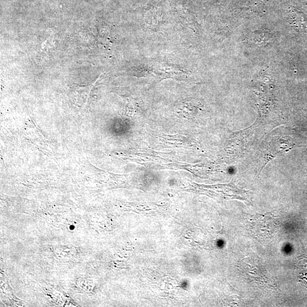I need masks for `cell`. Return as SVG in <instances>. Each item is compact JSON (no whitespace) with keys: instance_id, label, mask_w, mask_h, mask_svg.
<instances>
[{"instance_id":"2","label":"cell","mask_w":307,"mask_h":307,"mask_svg":"<svg viewBox=\"0 0 307 307\" xmlns=\"http://www.w3.org/2000/svg\"><path fill=\"white\" fill-rule=\"evenodd\" d=\"M261 122L258 119L249 128L235 132L229 141L228 149L231 161H235L244 154L250 146L253 135Z\"/></svg>"},{"instance_id":"1","label":"cell","mask_w":307,"mask_h":307,"mask_svg":"<svg viewBox=\"0 0 307 307\" xmlns=\"http://www.w3.org/2000/svg\"><path fill=\"white\" fill-rule=\"evenodd\" d=\"M296 147L295 140L282 131L272 133L263 143L258 153L257 169L259 175L270 160L285 154Z\"/></svg>"},{"instance_id":"4","label":"cell","mask_w":307,"mask_h":307,"mask_svg":"<svg viewBox=\"0 0 307 307\" xmlns=\"http://www.w3.org/2000/svg\"><path fill=\"white\" fill-rule=\"evenodd\" d=\"M70 230H74L75 229V227L74 226V225H71V226H70Z\"/></svg>"},{"instance_id":"3","label":"cell","mask_w":307,"mask_h":307,"mask_svg":"<svg viewBox=\"0 0 307 307\" xmlns=\"http://www.w3.org/2000/svg\"><path fill=\"white\" fill-rule=\"evenodd\" d=\"M291 25L300 32L307 33V16L296 9L291 10L289 13Z\"/></svg>"},{"instance_id":"5","label":"cell","mask_w":307,"mask_h":307,"mask_svg":"<svg viewBox=\"0 0 307 307\" xmlns=\"http://www.w3.org/2000/svg\"><path fill=\"white\" fill-rule=\"evenodd\" d=\"M305 153H306V154H307V145L306 148Z\"/></svg>"},{"instance_id":"6","label":"cell","mask_w":307,"mask_h":307,"mask_svg":"<svg viewBox=\"0 0 307 307\" xmlns=\"http://www.w3.org/2000/svg\"><path fill=\"white\" fill-rule=\"evenodd\" d=\"M306 193L307 194V188H306Z\"/></svg>"}]
</instances>
